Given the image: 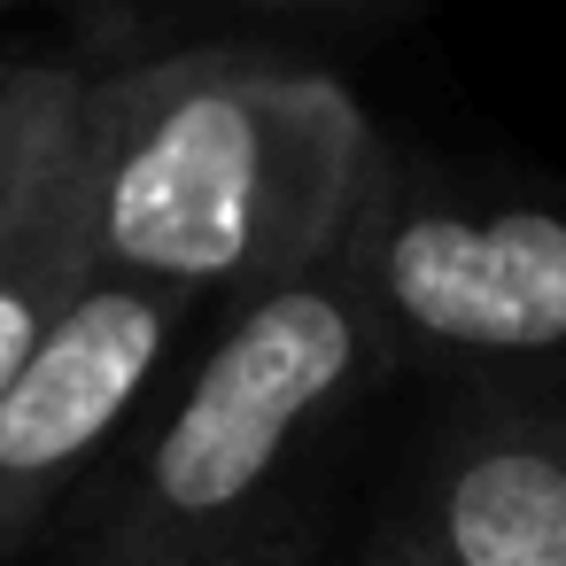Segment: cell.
Here are the masks:
<instances>
[{
	"mask_svg": "<svg viewBox=\"0 0 566 566\" xmlns=\"http://www.w3.org/2000/svg\"><path fill=\"white\" fill-rule=\"evenodd\" d=\"M380 125L287 55L202 40L86 63L71 218L102 280L233 311L342 256Z\"/></svg>",
	"mask_w": 566,
	"mask_h": 566,
	"instance_id": "1",
	"label": "cell"
},
{
	"mask_svg": "<svg viewBox=\"0 0 566 566\" xmlns=\"http://www.w3.org/2000/svg\"><path fill=\"white\" fill-rule=\"evenodd\" d=\"M396 388L342 264L210 318L133 450L55 535V566H241L272 543L318 442Z\"/></svg>",
	"mask_w": 566,
	"mask_h": 566,
	"instance_id": "2",
	"label": "cell"
},
{
	"mask_svg": "<svg viewBox=\"0 0 566 566\" xmlns=\"http://www.w3.org/2000/svg\"><path fill=\"white\" fill-rule=\"evenodd\" d=\"M334 264L396 388L566 403V187L380 140Z\"/></svg>",
	"mask_w": 566,
	"mask_h": 566,
	"instance_id": "3",
	"label": "cell"
},
{
	"mask_svg": "<svg viewBox=\"0 0 566 566\" xmlns=\"http://www.w3.org/2000/svg\"><path fill=\"white\" fill-rule=\"evenodd\" d=\"M210 318L218 311L164 287L102 272L86 280V295L0 396V566H24L86 512V496L133 450Z\"/></svg>",
	"mask_w": 566,
	"mask_h": 566,
	"instance_id": "4",
	"label": "cell"
},
{
	"mask_svg": "<svg viewBox=\"0 0 566 566\" xmlns=\"http://www.w3.org/2000/svg\"><path fill=\"white\" fill-rule=\"evenodd\" d=\"M396 504L450 566H566V403L427 396Z\"/></svg>",
	"mask_w": 566,
	"mask_h": 566,
	"instance_id": "5",
	"label": "cell"
},
{
	"mask_svg": "<svg viewBox=\"0 0 566 566\" xmlns=\"http://www.w3.org/2000/svg\"><path fill=\"white\" fill-rule=\"evenodd\" d=\"M86 63L48 48H0V256L40 233L71 187Z\"/></svg>",
	"mask_w": 566,
	"mask_h": 566,
	"instance_id": "6",
	"label": "cell"
},
{
	"mask_svg": "<svg viewBox=\"0 0 566 566\" xmlns=\"http://www.w3.org/2000/svg\"><path fill=\"white\" fill-rule=\"evenodd\" d=\"M86 280H94V264L78 249V218H71V187H63L55 218L0 256V396L17 388V373L63 326V311L86 295Z\"/></svg>",
	"mask_w": 566,
	"mask_h": 566,
	"instance_id": "7",
	"label": "cell"
},
{
	"mask_svg": "<svg viewBox=\"0 0 566 566\" xmlns=\"http://www.w3.org/2000/svg\"><path fill=\"white\" fill-rule=\"evenodd\" d=\"M349 566H450L434 543H427V527L403 512V504H388L373 527H365V543H357V558Z\"/></svg>",
	"mask_w": 566,
	"mask_h": 566,
	"instance_id": "8",
	"label": "cell"
},
{
	"mask_svg": "<svg viewBox=\"0 0 566 566\" xmlns=\"http://www.w3.org/2000/svg\"><path fill=\"white\" fill-rule=\"evenodd\" d=\"M210 9H241V17H365V9H396V0H210Z\"/></svg>",
	"mask_w": 566,
	"mask_h": 566,
	"instance_id": "9",
	"label": "cell"
},
{
	"mask_svg": "<svg viewBox=\"0 0 566 566\" xmlns=\"http://www.w3.org/2000/svg\"><path fill=\"white\" fill-rule=\"evenodd\" d=\"M117 0H0V24L17 17H109Z\"/></svg>",
	"mask_w": 566,
	"mask_h": 566,
	"instance_id": "10",
	"label": "cell"
},
{
	"mask_svg": "<svg viewBox=\"0 0 566 566\" xmlns=\"http://www.w3.org/2000/svg\"><path fill=\"white\" fill-rule=\"evenodd\" d=\"M241 566H303V551H295V543H272V551H256V558H241Z\"/></svg>",
	"mask_w": 566,
	"mask_h": 566,
	"instance_id": "11",
	"label": "cell"
}]
</instances>
